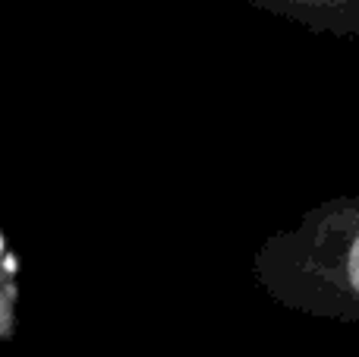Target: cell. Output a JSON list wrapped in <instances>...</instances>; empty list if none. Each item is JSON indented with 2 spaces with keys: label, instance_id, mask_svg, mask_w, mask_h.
<instances>
[{
  "label": "cell",
  "instance_id": "3957f363",
  "mask_svg": "<svg viewBox=\"0 0 359 357\" xmlns=\"http://www.w3.org/2000/svg\"><path fill=\"white\" fill-rule=\"evenodd\" d=\"M0 259H4V238H0Z\"/></svg>",
  "mask_w": 359,
  "mask_h": 357
},
{
  "label": "cell",
  "instance_id": "6da1fadb",
  "mask_svg": "<svg viewBox=\"0 0 359 357\" xmlns=\"http://www.w3.org/2000/svg\"><path fill=\"white\" fill-rule=\"evenodd\" d=\"M252 275L290 310L359 323V196L328 200L297 228L271 234Z\"/></svg>",
  "mask_w": 359,
  "mask_h": 357
},
{
  "label": "cell",
  "instance_id": "7a4b0ae2",
  "mask_svg": "<svg viewBox=\"0 0 359 357\" xmlns=\"http://www.w3.org/2000/svg\"><path fill=\"white\" fill-rule=\"evenodd\" d=\"M13 304H16V285L13 278H6L0 285V339L13 335Z\"/></svg>",
  "mask_w": 359,
  "mask_h": 357
}]
</instances>
